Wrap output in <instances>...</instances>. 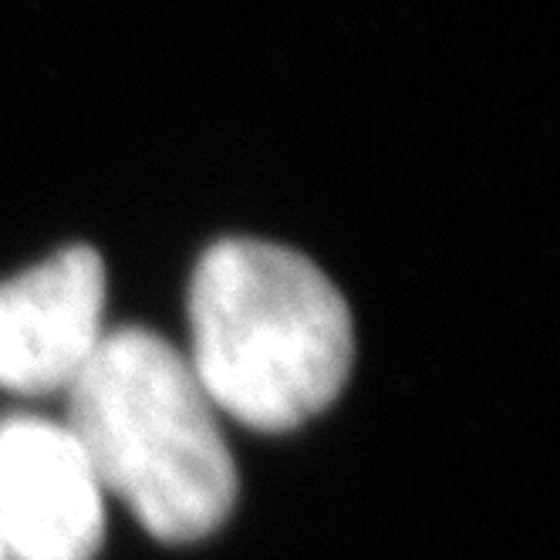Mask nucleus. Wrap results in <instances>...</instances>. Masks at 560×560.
<instances>
[{
	"label": "nucleus",
	"mask_w": 560,
	"mask_h": 560,
	"mask_svg": "<svg viewBox=\"0 0 560 560\" xmlns=\"http://www.w3.org/2000/svg\"><path fill=\"white\" fill-rule=\"evenodd\" d=\"M189 365L217 412L257 432L322 416L354 365L345 294L304 254L230 236L189 280Z\"/></svg>",
	"instance_id": "1"
},
{
	"label": "nucleus",
	"mask_w": 560,
	"mask_h": 560,
	"mask_svg": "<svg viewBox=\"0 0 560 560\" xmlns=\"http://www.w3.org/2000/svg\"><path fill=\"white\" fill-rule=\"evenodd\" d=\"M65 425L105 493L166 544L217 534L236 503V466L189 358L149 328L105 331L68 388Z\"/></svg>",
	"instance_id": "2"
},
{
	"label": "nucleus",
	"mask_w": 560,
	"mask_h": 560,
	"mask_svg": "<svg viewBox=\"0 0 560 560\" xmlns=\"http://www.w3.org/2000/svg\"><path fill=\"white\" fill-rule=\"evenodd\" d=\"M0 544L8 560H95L105 544V487L55 419H0Z\"/></svg>",
	"instance_id": "3"
},
{
	"label": "nucleus",
	"mask_w": 560,
	"mask_h": 560,
	"mask_svg": "<svg viewBox=\"0 0 560 560\" xmlns=\"http://www.w3.org/2000/svg\"><path fill=\"white\" fill-rule=\"evenodd\" d=\"M105 264L92 247L55 257L0 284V388L68 392L105 338Z\"/></svg>",
	"instance_id": "4"
},
{
	"label": "nucleus",
	"mask_w": 560,
	"mask_h": 560,
	"mask_svg": "<svg viewBox=\"0 0 560 560\" xmlns=\"http://www.w3.org/2000/svg\"><path fill=\"white\" fill-rule=\"evenodd\" d=\"M0 560H8V550H4V544H0Z\"/></svg>",
	"instance_id": "5"
}]
</instances>
